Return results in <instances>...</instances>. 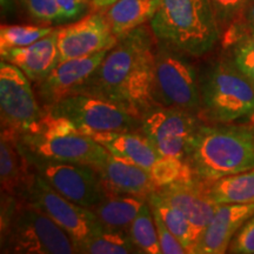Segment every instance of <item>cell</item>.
Returning a JSON list of instances; mask_svg holds the SVG:
<instances>
[{
  "label": "cell",
  "mask_w": 254,
  "mask_h": 254,
  "mask_svg": "<svg viewBox=\"0 0 254 254\" xmlns=\"http://www.w3.org/2000/svg\"><path fill=\"white\" fill-rule=\"evenodd\" d=\"M155 37L150 25L120 38L78 93L113 101L136 117L154 105Z\"/></svg>",
  "instance_id": "obj_1"
},
{
  "label": "cell",
  "mask_w": 254,
  "mask_h": 254,
  "mask_svg": "<svg viewBox=\"0 0 254 254\" xmlns=\"http://www.w3.org/2000/svg\"><path fill=\"white\" fill-rule=\"evenodd\" d=\"M186 161L200 179L215 182L254 168V128L232 124H200Z\"/></svg>",
  "instance_id": "obj_2"
},
{
  "label": "cell",
  "mask_w": 254,
  "mask_h": 254,
  "mask_svg": "<svg viewBox=\"0 0 254 254\" xmlns=\"http://www.w3.org/2000/svg\"><path fill=\"white\" fill-rule=\"evenodd\" d=\"M148 24L159 43L190 57L207 55L221 37L209 0H161Z\"/></svg>",
  "instance_id": "obj_3"
},
{
  "label": "cell",
  "mask_w": 254,
  "mask_h": 254,
  "mask_svg": "<svg viewBox=\"0 0 254 254\" xmlns=\"http://www.w3.org/2000/svg\"><path fill=\"white\" fill-rule=\"evenodd\" d=\"M2 195L1 253H77L68 234L37 206L20 196Z\"/></svg>",
  "instance_id": "obj_4"
},
{
  "label": "cell",
  "mask_w": 254,
  "mask_h": 254,
  "mask_svg": "<svg viewBox=\"0 0 254 254\" xmlns=\"http://www.w3.org/2000/svg\"><path fill=\"white\" fill-rule=\"evenodd\" d=\"M201 111L208 122L254 123V81L247 78L231 59H221L199 78Z\"/></svg>",
  "instance_id": "obj_5"
},
{
  "label": "cell",
  "mask_w": 254,
  "mask_h": 254,
  "mask_svg": "<svg viewBox=\"0 0 254 254\" xmlns=\"http://www.w3.org/2000/svg\"><path fill=\"white\" fill-rule=\"evenodd\" d=\"M91 136L110 153L145 170L157 189L195 177L187 161L161 155L141 132H104Z\"/></svg>",
  "instance_id": "obj_6"
},
{
  "label": "cell",
  "mask_w": 254,
  "mask_h": 254,
  "mask_svg": "<svg viewBox=\"0 0 254 254\" xmlns=\"http://www.w3.org/2000/svg\"><path fill=\"white\" fill-rule=\"evenodd\" d=\"M154 98L158 105L200 116L199 77L185 55L159 43L154 60Z\"/></svg>",
  "instance_id": "obj_7"
},
{
  "label": "cell",
  "mask_w": 254,
  "mask_h": 254,
  "mask_svg": "<svg viewBox=\"0 0 254 254\" xmlns=\"http://www.w3.org/2000/svg\"><path fill=\"white\" fill-rule=\"evenodd\" d=\"M44 109L68 119L79 133L136 131L140 118L113 101L87 93H74Z\"/></svg>",
  "instance_id": "obj_8"
},
{
  "label": "cell",
  "mask_w": 254,
  "mask_h": 254,
  "mask_svg": "<svg viewBox=\"0 0 254 254\" xmlns=\"http://www.w3.org/2000/svg\"><path fill=\"white\" fill-rule=\"evenodd\" d=\"M20 198L37 206L63 228L74 243L77 253L82 244L105 231L90 208L63 196L36 171Z\"/></svg>",
  "instance_id": "obj_9"
},
{
  "label": "cell",
  "mask_w": 254,
  "mask_h": 254,
  "mask_svg": "<svg viewBox=\"0 0 254 254\" xmlns=\"http://www.w3.org/2000/svg\"><path fill=\"white\" fill-rule=\"evenodd\" d=\"M26 155L37 173L57 192L75 204L92 208L109 193L98 171L91 165L51 160L28 152Z\"/></svg>",
  "instance_id": "obj_10"
},
{
  "label": "cell",
  "mask_w": 254,
  "mask_h": 254,
  "mask_svg": "<svg viewBox=\"0 0 254 254\" xmlns=\"http://www.w3.org/2000/svg\"><path fill=\"white\" fill-rule=\"evenodd\" d=\"M200 124L198 114L154 105L140 117L139 132L161 155L186 161L190 141Z\"/></svg>",
  "instance_id": "obj_11"
},
{
  "label": "cell",
  "mask_w": 254,
  "mask_h": 254,
  "mask_svg": "<svg viewBox=\"0 0 254 254\" xmlns=\"http://www.w3.org/2000/svg\"><path fill=\"white\" fill-rule=\"evenodd\" d=\"M1 129L15 134L33 131L44 114L31 86V80L13 64L0 62Z\"/></svg>",
  "instance_id": "obj_12"
},
{
  "label": "cell",
  "mask_w": 254,
  "mask_h": 254,
  "mask_svg": "<svg viewBox=\"0 0 254 254\" xmlns=\"http://www.w3.org/2000/svg\"><path fill=\"white\" fill-rule=\"evenodd\" d=\"M23 148L40 158L64 163H79L97 166L110 153L90 135L79 132L46 134L24 133L18 135Z\"/></svg>",
  "instance_id": "obj_13"
},
{
  "label": "cell",
  "mask_w": 254,
  "mask_h": 254,
  "mask_svg": "<svg viewBox=\"0 0 254 254\" xmlns=\"http://www.w3.org/2000/svg\"><path fill=\"white\" fill-rule=\"evenodd\" d=\"M117 43L118 38L113 34L105 12L92 9L80 20L58 30L59 63L109 51Z\"/></svg>",
  "instance_id": "obj_14"
},
{
  "label": "cell",
  "mask_w": 254,
  "mask_h": 254,
  "mask_svg": "<svg viewBox=\"0 0 254 254\" xmlns=\"http://www.w3.org/2000/svg\"><path fill=\"white\" fill-rule=\"evenodd\" d=\"M109 51H101L84 58L60 62L46 78L37 82V94L43 107L58 103L69 94L78 93L100 65Z\"/></svg>",
  "instance_id": "obj_15"
},
{
  "label": "cell",
  "mask_w": 254,
  "mask_h": 254,
  "mask_svg": "<svg viewBox=\"0 0 254 254\" xmlns=\"http://www.w3.org/2000/svg\"><path fill=\"white\" fill-rule=\"evenodd\" d=\"M208 187L209 182L194 177L190 180L158 187L155 192L168 204L183 212L201 236L219 206L209 195Z\"/></svg>",
  "instance_id": "obj_16"
},
{
  "label": "cell",
  "mask_w": 254,
  "mask_h": 254,
  "mask_svg": "<svg viewBox=\"0 0 254 254\" xmlns=\"http://www.w3.org/2000/svg\"><path fill=\"white\" fill-rule=\"evenodd\" d=\"M253 214L254 202L219 205L213 218L202 231L193 254L226 253L237 232Z\"/></svg>",
  "instance_id": "obj_17"
},
{
  "label": "cell",
  "mask_w": 254,
  "mask_h": 254,
  "mask_svg": "<svg viewBox=\"0 0 254 254\" xmlns=\"http://www.w3.org/2000/svg\"><path fill=\"white\" fill-rule=\"evenodd\" d=\"M94 168L99 173L106 190L111 193L138 195L148 199L151 193L157 190L154 182L145 170L112 153L107 154Z\"/></svg>",
  "instance_id": "obj_18"
},
{
  "label": "cell",
  "mask_w": 254,
  "mask_h": 254,
  "mask_svg": "<svg viewBox=\"0 0 254 254\" xmlns=\"http://www.w3.org/2000/svg\"><path fill=\"white\" fill-rule=\"evenodd\" d=\"M58 30L24 47L0 52L1 60L8 62L23 71L31 81L38 82L46 78L59 64Z\"/></svg>",
  "instance_id": "obj_19"
},
{
  "label": "cell",
  "mask_w": 254,
  "mask_h": 254,
  "mask_svg": "<svg viewBox=\"0 0 254 254\" xmlns=\"http://www.w3.org/2000/svg\"><path fill=\"white\" fill-rule=\"evenodd\" d=\"M33 167L18 139V134L9 129H1L0 140V182L2 194L21 196L26 190Z\"/></svg>",
  "instance_id": "obj_20"
},
{
  "label": "cell",
  "mask_w": 254,
  "mask_h": 254,
  "mask_svg": "<svg viewBox=\"0 0 254 254\" xmlns=\"http://www.w3.org/2000/svg\"><path fill=\"white\" fill-rule=\"evenodd\" d=\"M145 201L147 199L142 196L109 192L99 204L90 209L105 230L128 232Z\"/></svg>",
  "instance_id": "obj_21"
},
{
  "label": "cell",
  "mask_w": 254,
  "mask_h": 254,
  "mask_svg": "<svg viewBox=\"0 0 254 254\" xmlns=\"http://www.w3.org/2000/svg\"><path fill=\"white\" fill-rule=\"evenodd\" d=\"M161 0H117L103 11L112 28L113 34L118 38L150 23L160 5Z\"/></svg>",
  "instance_id": "obj_22"
},
{
  "label": "cell",
  "mask_w": 254,
  "mask_h": 254,
  "mask_svg": "<svg viewBox=\"0 0 254 254\" xmlns=\"http://www.w3.org/2000/svg\"><path fill=\"white\" fill-rule=\"evenodd\" d=\"M208 193L218 205L254 202V168L209 183Z\"/></svg>",
  "instance_id": "obj_23"
},
{
  "label": "cell",
  "mask_w": 254,
  "mask_h": 254,
  "mask_svg": "<svg viewBox=\"0 0 254 254\" xmlns=\"http://www.w3.org/2000/svg\"><path fill=\"white\" fill-rule=\"evenodd\" d=\"M148 202L155 213L163 219L168 230L178 238L183 244L187 253L193 254L194 247L200 238V232L190 224V221L185 217L183 212L168 204L166 200L161 198L155 190L148 196Z\"/></svg>",
  "instance_id": "obj_24"
},
{
  "label": "cell",
  "mask_w": 254,
  "mask_h": 254,
  "mask_svg": "<svg viewBox=\"0 0 254 254\" xmlns=\"http://www.w3.org/2000/svg\"><path fill=\"white\" fill-rule=\"evenodd\" d=\"M128 234L140 253L160 254V243L150 202L145 201L131 224Z\"/></svg>",
  "instance_id": "obj_25"
},
{
  "label": "cell",
  "mask_w": 254,
  "mask_h": 254,
  "mask_svg": "<svg viewBox=\"0 0 254 254\" xmlns=\"http://www.w3.org/2000/svg\"><path fill=\"white\" fill-rule=\"evenodd\" d=\"M85 254H131L140 253L134 245L128 232L105 230L78 249Z\"/></svg>",
  "instance_id": "obj_26"
},
{
  "label": "cell",
  "mask_w": 254,
  "mask_h": 254,
  "mask_svg": "<svg viewBox=\"0 0 254 254\" xmlns=\"http://www.w3.org/2000/svg\"><path fill=\"white\" fill-rule=\"evenodd\" d=\"M55 28L30 25H1L0 27V52L24 47L46 37Z\"/></svg>",
  "instance_id": "obj_27"
},
{
  "label": "cell",
  "mask_w": 254,
  "mask_h": 254,
  "mask_svg": "<svg viewBox=\"0 0 254 254\" xmlns=\"http://www.w3.org/2000/svg\"><path fill=\"white\" fill-rule=\"evenodd\" d=\"M227 47L231 51V62L254 81V32L241 34Z\"/></svg>",
  "instance_id": "obj_28"
},
{
  "label": "cell",
  "mask_w": 254,
  "mask_h": 254,
  "mask_svg": "<svg viewBox=\"0 0 254 254\" xmlns=\"http://www.w3.org/2000/svg\"><path fill=\"white\" fill-rule=\"evenodd\" d=\"M222 34L234 24L251 0H209ZM221 38V37H220Z\"/></svg>",
  "instance_id": "obj_29"
},
{
  "label": "cell",
  "mask_w": 254,
  "mask_h": 254,
  "mask_svg": "<svg viewBox=\"0 0 254 254\" xmlns=\"http://www.w3.org/2000/svg\"><path fill=\"white\" fill-rule=\"evenodd\" d=\"M247 32H254V0H251L239 19L222 33V44L225 47L230 46L238 37Z\"/></svg>",
  "instance_id": "obj_30"
},
{
  "label": "cell",
  "mask_w": 254,
  "mask_h": 254,
  "mask_svg": "<svg viewBox=\"0 0 254 254\" xmlns=\"http://www.w3.org/2000/svg\"><path fill=\"white\" fill-rule=\"evenodd\" d=\"M228 250L236 254H254V214L239 228Z\"/></svg>",
  "instance_id": "obj_31"
},
{
  "label": "cell",
  "mask_w": 254,
  "mask_h": 254,
  "mask_svg": "<svg viewBox=\"0 0 254 254\" xmlns=\"http://www.w3.org/2000/svg\"><path fill=\"white\" fill-rule=\"evenodd\" d=\"M24 5L33 18L52 23L59 21L60 12L57 0H25Z\"/></svg>",
  "instance_id": "obj_32"
},
{
  "label": "cell",
  "mask_w": 254,
  "mask_h": 254,
  "mask_svg": "<svg viewBox=\"0 0 254 254\" xmlns=\"http://www.w3.org/2000/svg\"><path fill=\"white\" fill-rule=\"evenodd\" d=\"M153 211V209H152ZM155 226L159 237V243H160V249L163 254H187V251L183 244L178 240V238L168 230L163 219L159 217L158 213L153 211Z\"/></svg>",
  "instance_id": "obj_33"
},
{
  "label": "cell",
  "mask_w": 254,
  "mask_h": 254,
  "mask_svg": "<svg viewBox=\"0 0 254 254\" xmlns=\"http://www.w3.org/2000/svg\"><path fill=\"white\" fill-rule=\"evenodd\" d=\"M60 12L59 21L73 20L80 17L82 13L92 9L91 0H57Z\"/></svg>",
  "instance_id": "obj_34"
},
{
  "label": "cell",
  "mask_w": 254,
  "mask_h": 254,
  "mask_svg": "<svg viewBox=\"0 0 254 254\" xmlns=\"http://www.w3.org/2000/svg\"><path fill=\"white\" fill-rule=\"evenodd\" d=\"M116 1L117 0H91L92 9H105Z\"/></svg>",
  "instance_id": "obj_35"
},
{
  "label": "cell",
  "mask_w": 254,
  "mask_h": 254,
  "mask_svg": "<svg viewBox=\"0 0 254 254\" xmlns=\"http://www.w3.org/2000/svg\"><path fill=\"white\" fill-rule=\"evenodd\" d=\"M1 1V8L2 11H6V9H8L9 6H11V0H0Z\"/></svg>",
  "instance_id": "obj_36"
},
{
  "label": "cell",
  "mask_w": 254,
  "mask_h": 254,
  "mask_svg": "<svg viewBox=\"0 0 254 254\" xmlns=\"http://www.w3.org/2000/svg\"><path fill=\"white\" fill-rule=\"evenodd\" d=\"M20 1H21V2H24V1H25V0H20Z\"/></svg>",
  "instance_id": "obj_37"
}]
</instances>
